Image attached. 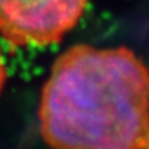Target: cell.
<instances>
[{
	"instance_id": "2",
	"label": "cell",
	"mask_w": 149,
	"mask_h": 149,
	"mask_svg": "<svg viewBox=\"0 0 149 149\" xmlns=\"http://www.w3.org/2000/svg\"><path fill=\"white\" fill-rule=\"evenodd\" d=\"M88 0H0V35L16 47L58 42L80 21Z\"/></svg>"
},
{
	"instance_id": "3",
	"label": "cell",
	"mask_w": 149,
	"mask_h": 149,
	"mask_svg": "<svg viewBox=\"0 0 149 149\" xmlns=\"http://www.w3.org/2000/svg\"><path fill=\"white\" fill-rule=\"evenodd\" d=\"M8 80V71H6V66H5V61H4V56L0 49V95L3 92V88L5 86Z\"/></svg>"
},
{
	"instance_id": "1",
	"label": "cell",
	"mask_w": 149,
	"mask_h": 149,
	"mask_svg": "<svg viewBox=\"0 0 149 149\" xmlns=\"http://www.w3.org/2000/svg\"><path fill=\"white\" fill-rule=\"evenodd\" d=\"M39 120L52 149L146 148L149 71L125 47L72 46L51 67Z\"/></svg>"
}]
</instances>
